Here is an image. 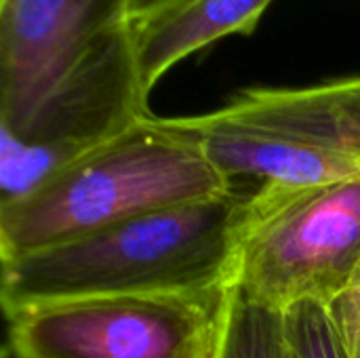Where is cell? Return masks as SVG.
I'll return each mask as SVG.
<instances>
[{"instance_id": "6da1fadb", "label": "cell", "mask_w": 360, "mask_h": 358, "mask_svg": "<svg viewBox=\"0 0 360 358\" xmlns=\"http://www.w3.org/2000/svg\"><path fill=\"white\" fill-rule=\"evenodd\" d=\"M249 196L234 188L6 260L4 312L84 298L230 291Z\"/></svg>"}, {"instance_id": "7a4b0ae2", "label": "cell", "mask_w": 360, "mask_h": 358, "mask_svg": "<svg viewBox=\"0 0 360 358\" xmlns=\"http://www.w3.org/2000/svg\"><path fill=\"white\" fill-rule=\"evenodd\" d=\"M234 188L194 143L150 114L25 196L0 205V257L15 260Z\"/></svg>"}, {"instance_id": "3957f363", "label": "cell", "mask_w": 360, "mask_h": 358, "mask_svg": "<svg viewBox=\"0 0 360 358\" xmlns=\"http://www.w3.org/2000/svg\"><path fill=\"white\" fill-rule=\"evenodd\" d=\"M234 186L360 179V74L308 87H255L221 108L160 118Z\"/></svg>"}, {"instance_id": "277c9868", "label": "cell", "mask_w": 360, "mask_h": 358, "mask_svg": "<svg viewBox=\"0 0 360 358\" xmlns=\"http://www.w3.org/2000/svg\"><path fill=\"white\" fill-rule=\"evenodd\" d=\"M359 270L360 179L251 192L232 283L247 300L278 314L329 308Z\"/></svg>"}, {"instance_id": "5b68a950", "label": "cell", "mask_w": 360, "mask_h": 358, "mask_svg": "<svg viewBox=\"0 0 360 358\" xmlns=\"http://www.w3.org/2000/svg\"><path fill=\"white\" fill-rule=\"evenodd\" d=\"M135 27L103 36L44 97L17 131H0V205L122 135L150 116Z\"/></svg>"}, {"instance_id": "8992f818", "label": "cell", "mask_w": 360, "mask_h": 358, "mask_svg": "<svg viewBox=\"0 0 360 358\" xmlns=\"http://www.w3.org/2000/svg\"><path fill=\"white\" fill-rule=\"evenodd\" d=\"M230 291L42 304L6 317L8 344L15 358H215Z\"/></svg>"}, {"instance_id": "52a82bcc", "label": "cell", "mask_w": 360, "mask_h": 358, "mask_svg": "<svg viewBox=\"0 0 360 358\" xmlns=\"http://www.w3.org/2000/svg\"><path fill=\"white\" fill-rule=\"evenodd\" d=\"M129 0H0V131L27 122L59 80L110 32Z\"/></svg>"}, {"instance_id": "ba28073f", "label": "cell", "mask_w": 360, "mask_h": 358, "mask_svg": "<svg viewBox=\"0 0 360 358\" xmlns=\"http://www.w3.org/2000/svg\"><path fill=\"white\" fill-rule=\"evenodd\" d=\"M272 0H192L135 27V55L143 91L179 61L232 34H253Z\"/></svg>"}, {"instance_id": "9c48e42d", "label": "cell", "mask_w": 360, "mask_h": 358, "mask_svg": "<svg viewBox=\"0 0 360 358\" xmlns=\"http://www.w3.org/2000/svg\"><path fill=\"white\" fill-rule=\"evenodd\" d=\"M215 358H287L283 314L253 304L232 287Z\"/></svg>"}, {"instance_id": "30bf717a", "label": "cell", "mask_w": 360, "mask_h": 358, "mask_svg": "<svg viewBox=\"0 0 360 358\" xmlns=\"http://www.w3.org/2000/svg\"><path fill=\"white\" fill-rule=\"evenodd\" d=\"M287 358H346L327 306L302 304L283 314Z\"/></svg>"}, {"instance_id": "8fae6325", "label": "cell", "mask_w": 360, "mask_h": 358, "mask_svg": "<svg viewBox=\"0 0 360 358\" xmlns=\"http://www.w3.org/2000/svg\"><path fill=\"white\" fill-rule=\"evenodd\" d=\"M346 358H360V270L348 289L329 306Z\"/></svg>"}, {"instance_id": "7c38bea8", "label": "cell", "mask_w": 360, "mask_h": 358, "mask_svg": "<svg viewBox=\"0 0 360 358\" xmlns=\"http://www.w3.org/2000/svg\"><path fill=\"white\" fill-rule=\"evenodd\" d=\"M188 2H192V0H129L127 17L133 25H139L154 17L167 15Z\"/></svg>"}]
</instances>
